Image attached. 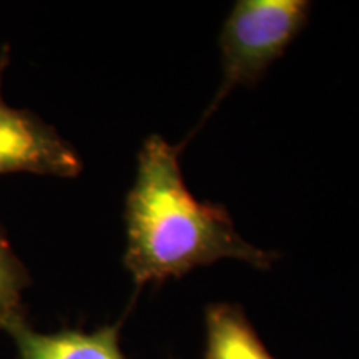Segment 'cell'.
Here are the masks:
<instances>
[{"label": "cell", "mask_w": 359, "mask_h": 359, "mask_svg": "<svg viewBox=\"0 0 359 359\" xmlns=\"http://www.w3.org/2000/svg\"><path fill=\"white\" fill-rule=\"evenodd\" d=\"M125 224L123 263L138 288L226 258L268 269L278 257L238 235L223 206L191 195L178 148L158 135L148 137L138 154L137 178L125 201Z\"/></svg>", "instance_id": "obj_1"}, {"label": "cell", "mask_w": 359, "mask_h": 359, "mask_svg": "<svg viewBox=\"0 0 359 359\" xmlns=\"http://www.w3.org/2000/svg\"><path fill=\"white\" fill-rule=\"evenodd\" d=\"M306 0H238L224 22L219 47L223 83L212 110L238 85H251L306 25Z\"/></svg>", "instance_id": "obj_2"}, {"label": "cell", "mask_w": 359, "mask_h": 359, "mask_svg": "<svg viewBox=\"0 0 359 359\" xmlns=\"http://www.w3.org/2000/svg\"><path fill=\"white\" fill-rule=\"evenodd\" d=\"M8 64V47L0 53V175L29 172L70 178L82 172V160L64 138L29 110L7 105L2 97V75Z\"/></svg>", "instance_id": "obj_3"}, {"label": "cell", "mask_w": 359, "mask_h": 359, "mask_svg": "<svg viewBox=\"0 0 359 359\" xmlns=\"http://www.w3.org/2000/svg\"><path fill=\"white\" fill-rule=\"evenodd\" d=\"M20 359H125L120 349V325L103 326L93 333L62 330L53 334L34 331L24 316L7 326Z\"/></svg>", "instance_id": "obj_4"}, {"label": "cell", "mask_w": 359, "mask_h": 359, "mask_svg": "<svg viewBox=\"0 0 359 359\" xmlns=\"http://www.w3.org/2000/svg\"><path fill=\"white\" fill-rule=\"evenodd\" d=\"M205 330L203 359H275L238 304H208L205 308Z\"/></svg>", "instance_id": "obj_5"}, {"label": "cell", "mask_w": 359, "mask_h": 359, "mask_svg": "<svg viewBox=\"0 0 359 359\" xmlns=\"http://www.w3.org/2000/svg\"><path fill=\"white\" fill-rule=\"evenodd\" d=\"M30 278L24 264L13 253L6 233L0 226V330L19 318L22 313V291L29 286Z\"/></svg>", "instance_id": "obj_6"}]
</instances>
